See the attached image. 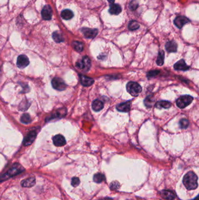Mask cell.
<instances>
[{"instance_id":"32","label":"cell","mask_w":199,"mask_h":200,"mask_svg":"<svg viewBox=\"0 0 199 200\" xmlns=\"http://www.w3.org/2000/svg\"><path fill=\"white\" fill-rule=\"evenodd\" d=\"M80 179L78 177H73L71 180V184L73 187H76L80 184Z\"/></svg>"},{"instance_id":"14","label":"cell","mask_w":199,"mask_h":200,"mask_svg":"<svg viewBox=\"0 0 199 200\" xmlns=\"http://www.w3.org/2000/svg\"><path fill=\"white\" fill-rule=\"evenodd\" d=\"M174 69L176 70L186 71L190 69V67L186 64L183 59H181L174 65Z\"/></svg>"},{"instance_id":"24","label":"cell","mask_w":199,"mask_h":200,"mask_svg":"<svg viewBox=\"0 0 199 200\" xmlns=\"http://www.w3.org/2000/svg\"><path fill=\"white\" fill-rule=\"evenodd\" d=\"M72 46L74 49L78 52H81L84 49L83 43L78 41H74L72 42Z\"/></svg>"},{"instance_id":"11","label":"cell","mask_w":199,"mask_h":200,"mask_svg":"<svg viewBox=\"0 0 199 200\" xmlns=\"http://www.w3.org/2000/svg\"><path fill=\"white\" fill-rule=\"evenodd\" d=\"M189 22H190V21L184 16L177 17L174 20L175 25L179 28H181L185 24L189 23Z\"/></svg>"},{"instance_id":"10","label":"cell","mask_w":199,"mask_h":200,"mask_svg":"<svg viewBox=\"0 0 199 200\" xmlns=\"http://www.w3.org/2000/svg\"><path fill=\"white\" fill-rule=\"evenodd\" d=\"M36 135H37V134H36L35 131H34V130L30 131L24 139V142H23L24 145L25 146L30 145L35 141Z\"/></svg>"},{"instance_id":"33","label":"cell","mask_w":199,"mask_h":200,"mask_svg":"<svg viewBox=\"0 0 199 200\" xmlns=\"http://www.w3.org/2000/svg\"><path fill=\"white\" fill-rule=\"evenodd\" d=\"M159 73V71L158 70L150 71L147 73V77L151 78V77H155V76H157Z\"/></svg>"},{"instance_id":"20","label":"cell","mask_w":199,"mask_h":200,"mask_svg":"<svg viewBox=\"0 0 199 200\" xmlns=\"http://www.w3.org/2000/svg\"><path fill=\"white\" fill-rule=\"evenodd\" d=\"M36 183L35 177H30L26 180H23L21 182V185L24 187H31L33 186Z\"/></svg>"},{"instance_id":"30","label":"cell","mask_w":199,"mask_h":200,"mask_svg":"<svg viewBox=\"0 0 199 200\" xmlns=\"http://www.w3.org/2000/svg\"><path fill=\"white\" fill-rule=\"evenodd\" d=\"M154 100L152 99V97L149 96V97H147L146 98V100L144 101V104H145L146 106L147 107H151L154 104Z\"/></svg>"},{"instance_id":"26","label":"cell","mask_w":199,"mask_h":200,"mask_svg":"<svg viewBox=\"0 0 199 200\" xmlns=\"http://www.w3.org/2000/svg\"><path fill=\"white\" fill-rule=\"evenodd\" d=\"M53 38L54 41L57 43H60L64 41V38L62 35L58 32H54L53 34Z\"/></svg>"},{"instance_id":"17","label":"cell","mask_w":199,"mask_h":200,"mask_svg":"<svg viewBox=\"0 0 199 200\" xmlns=\"http://www.w3.org/2000/svg\"><path fill=\"white\" fill-rule=\"evenodd\" d=\"M109 12L112 15H118L122 12V8L117 4H111L110 6Z\"/></svg>"},{"instance_id":"15","label":"cell","mask_w":199,"mask_h":200,"mask_svg":"<svg viewBox=\"0 0 199 200\" xmlns=\"http://www.w3.org/2000/svg\"><path fill=\"white\" fill-rule=\"evenodd\" d=\"M80 81L82 85L85 87H89L91 86L94 84V80L92 78L84 76V75H80Z\"/></svg>"},{"instance_id":"18","label":"cell","mask_w":199,"mask_h":200,"mask_svg":"<svg viewBox=\"0 0 199 200\" xmlns=\"http://www.w3.org/2000/svg\"><path fill=\"white\" fill-rule=\"evenodd\" d=\"M161 195L164 199L167 200H173L175 199L176 195L174 192L170 190H163L161 191Z\"/></svg>"},{"instance_id":"2","label":"cell","mask_w":199,"mask_h":200,"mask_svg":"<svg viewBox=\"0 0 199 200\" xmlns=\"http://www.w3.org/2000/svg\"><path fill=\"white\" fill-rule=\"evenodd\" d=\"M24 171V168L21 165H19L18 163L15 164L4 175L0 177V181L5 180L8 178L16 176Z\"/></svg>"},{"instance_id":"28","label":"cell","mask_w":199,"mask_h":200,"mask_svg":"<svg viewBox=\"0 0 199 200\" xmlns=\"http://www.w3.org/2000/svg\"><path fill=\"white\" fill-rule=\"evenodd\" d=\"M21 121L23 124H29L31 122V118L30 116L28 114H24V115L21 118Z\"/></svg>"},{"instance_id":"36","label":"cell","mask_w":199,"mask_h":200,"mask_svg":"<svg viewBox=\"0 0 199 200\" xmlns=\"http://www.w3.org/2000/svg\"><path fill=\"white\" fill-rule=\"evenodd\" d=\"M102 200H113L111 198H105L104 199H103Z\"/></svg>"},{"instance_id":"6","label":"cell","mask_w":199,"mask_h":200,"mask_svg":"<svg viewBox=\"0 0 199 200\" xmlns=\"http://www.w3.org/2000/svg\"><path fill=\"white\" fill-rule=\"evenodd\" d=\"M52 84L53 88L59 91H63L67 87L64 82L59 77L54 78L52 81Z\"/></svg>"},{"instance_id":"1","label":"cell","mask_w":199,"mask_h":200,"mask_svg":"<svg viewBox=\"0 0 199 200\" xmlns=\"http://www.w3.org/2000/svg\"><path fill=\"white\" fill-rule=\"evenodd\" d=\"M197 176L193 171H189L184 176L183 182L184 186L189 190H194L197 187Z\"/></svg>"},{"instance_id":"35","label":"cell","mask_w":199,"mask_h":200,"mask_svg":"<svg viewBox=\"0 0 199 200\" xmlns=\"http://www.w3.org/2000/svg\"><path fill=\"white\" fill-rule=\"evenodd\" d=\"M108 1L109 2L110 4H113L114 2H115V0H108Z\"/></svg>"},{"instance_id":"29","label":"cell","mask_w":199,"mask_h":200,"mask_svg":"<svg viewBox=\"0 0 199 200\" xmlns=\"http://www.w3.org/2000/svg\"><path fill=\"white\" fill-rule=\"evenodd\" d=\"M189 125V122L186 119H181L179 121V126L181 129H186L187 128Z\"/></svg>"},{"instance_id":"16","label":"cell","mask_w":199,"mask_h":200,"mask_svg":"<svg viewBox=\"0 0 199 200\" xmlns=\"http://www.w3.org/2000/svg\"><path fill=\"white\" fill-rule=\"evenodd\" d=\"M177 47L178 45L176 43L173 41L168 42L165 45V49L166 51L170 53L176 52L177 51Z\"/></svg>"},{"instance_id":"27","label":"cell","mask_w":199,"mask_h":200,"mask_svg":"<svg viewBox=\"0 0 199 200\" xmlns=\"http://www.w3.org/2000/svg\"><path fill=\"white\" fill-rule=\"evenodd\" d=\"M105 180V176L102 173H97L95 174L94 177V181L97 183L102 182Z\"/></svg>"},{"instance_id":"22","label":"cell","mask_w":199,"mask_h":200,"mask_svg":"<svg viewBox=\"0 0 199 200\" xmlns=\"http://www.w3.org/2000/svg\"><path fill=\"white\" fill-rule=\"evenodd\" d=\"M61 17L65 20H69L74 17V14L70 10H65L61 14Z\"/></svg>"},{"instance_id":"23","label":"cell","mask_w":199,"mask_h":200,"mask_svg":"<svg viewBox=\"0 0 199 200\" xmlns=\"http://www.w3.org/2000/svg\"><path fill=\"white\" fill-rule=\"evenodd\" d=\"M164 58H165V53L163 50L159 51L158 53L157 59L156 60V63L158 66H162L164 65Z\"/></svg>"},{"instance_id":"8","label":"cell","mask_w":199,"mask_h":200,"mask_svg":"<svg viewBox=\"0 0 199 200\" xmlns=\"http://www.w3.org/2000/svg\"><path fill=\"white\" fill-rule=\"evenodd\" d=\"M82 33L84 36L88 39L94 38L98 34V30L96 29H90L84 28L82 30Z\"/></svg>"},{"instance_id":"4","label":"cell","mask_w":199,"mask_h":200,"mask_svg":"<svg viewBox=\"0 0 199 200\" xmlns=\"http://www.w3.org/2000/svg\"><path fill=\"white\" fill-rule=\"evenodd\" d=\"M193 97L190 95H183L176 101L177 106L180 108H184L190 105L193 101Z\"/></svg>"},{"instance_id":"5","label":"cell","mask_w":199,"mask_h":200,"mask_svg":"<svg viewBox=\"0 0 199 200\" xmlns=\"http://www.w3.org/2000/svg\"><path fill=\"white\" fill-rule=\"evenodd\" d=\"M91 66V60L87 56H84L82 59L78 60L76 63V66L78 69L85 71L89 70Z\"/></svg>"},{"instance_id":"25","label":"cell","mask_w":199,"mask_h":200,"mask_svg":"<svg viewBox=\"0 0 199 200\" xmlns=\"http://www.w3.org/2000/svg\"><path fill=\"white\" fill-rule=\"evenodd\" d=\"M128 28L130 30H138L140 28V24L136 21H131L129 23Z\"/></svg>"},{"instance_id":"37","label":"cell","mask_w":199,"mask_h":200,"mask_svg":"<svg viewBox=\"0 0 199 200\" xmlns=\"http://www.w3.org/2000/svg\"><path fill=\"white\" fill-rule=\"evenodd\" d=\"M192 200H199V196H197L194 199H193Z\"/></svg>"},{"instance_id":"19","label":"cell","mask_w":199,"mask_h":200,"mask_svg":"<svg viewBox=\"0 0 199 200\" xmlns=\"http://www.w3.org/2000/svg\"><path fill=\"white\" fill-rule=\"evenodd\" d=\"M103 106H104L103 103L100 100H94L92 104V108L93 110L95 111H97V112L102 110L103 108Z\"/></svg>"},{"instance_id":"13","label":"cell","mask_w":199,"mask_h":200,"mask_svg":"<svg viewBox=\"0 0 199 200\" xmlns=\"http://www.w3.org/2000/svg\"><path fill=\"white\" fill-rule=\"evenodd\" d=\"M53 141L54 145L56 146H63L66 143L64 137L61 135L54 136L53 138Z\"/></svg>"},{"instance_id":"3","label":"cell","mask_w":199,"mask_h":200,"mask_svg":"<svg viewBox=\"0 0 199 200\" xmlns=\"http://www.w3.org/2000/svg\"><path fill=\"white\" fill-rule=\"evenodd\" d=\"M127 91L132 96L137 97L142 91V88L137 82H130L126 86Z\"/></svg>"},{"instance_id":"21","label":"cell","mask_w":199,"mask_h":200,"mask_svg":"<svg viewBox=\"0 0 199 200\" xmlns=\"http://www.w3.org/2000/svg\"><path fill=\"white\" fill-rule=\"evenodd\" d=\"M171 105L172 104L170 101H159L155 104V107L158 109H161V108L168 109V108H170V107L171 106Z\"/></svg>"},{"instance_id":"9","label":"cell","mask_w":199,"mask_h":200,"mask_svg":"<svg viewBox=\"0 0 199 200\" xmlns=\"http://www.w3.org/2000/svg\"><path fill=\"white\" fill-rule=\"evenodd\" d=\"M53 11L50 6H45L41 11V17L45 20H50L52 17Z\"/></svg>"},{"instance_id":"7","label":"cell","mask_w":199,"mask_h":200,"mask_svg":"<svg viewBox=\"0 0 199 200\" xmlns=\"http://www.w3.org/2000/svg\"><path fill=\"white\" fill-rule=\"evenodd\" d=\"M17 66L19 68L24 69L28 66L29 64V60L28 58L24 54H22L18 56L17 59Z\"/></svg>"},{"instance_id":"31","label":"cell","mask_w":199,"mask_h":200,"mask_svg":"<svg viewBox=\"0 0 199 200\" xmlns=\"http://www.w3.org/2000/svg\"><path fill=\"white\" fill-rule=\"evenodd\" d=\"M138 6H139V3L137 2V1L136 0L131 1L129 4V8L132 11L135 10Z\"/></svg>"},{"instance_id":"12","label":"cell","mask_w":199,"mask_h":200,"mask_svg":"<svg viewBox=\"0 0 199 200\" xmlns=\"http://www.w3.org/2000/svg\"><path fill=\"white\" fill-rule=\"evenodd\" d=\"M131 101H128L125 102L118 104L116 106V109L120 112H127L130 110Z\"/></svg>"},{"instance_id":"34","label":"cell","mask_w":199,"mask_h":200,"mask_svg":"<svg viewBox=\"0 0 199 200\" xmlns=\"http://www.w3.org/2000/svg\"><path fill=\"white\" fill-rule=\"evenodd\" d=\"M119 186H120V184L119 182H111V188L112 190H116L119 188Z\"/></svg>"}]
</instances>
